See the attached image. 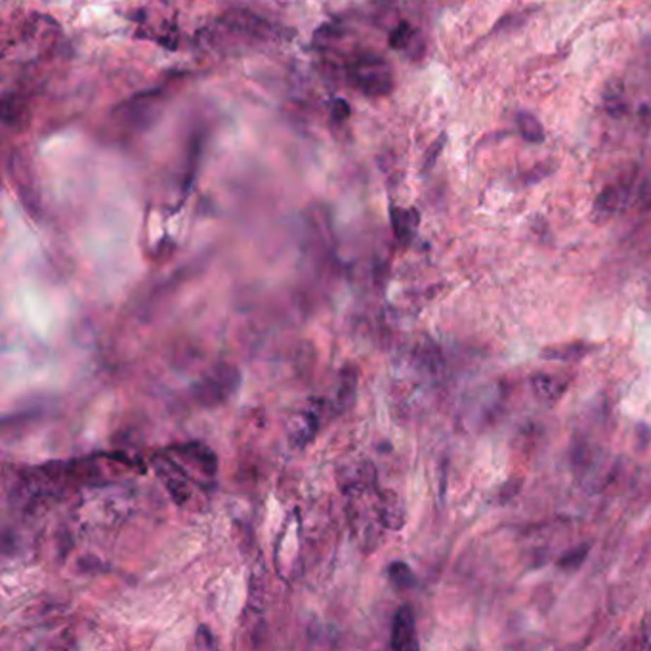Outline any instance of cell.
<instances>
[{
	"label": "cell",
	"instance_id": "obj_1",
	"mask_svg": "<svg viewBox=\"0 0 651 651\" xmlns=\"http://www.w3.org/2000/svg\"><path fill=\"white\" fill-rule=\"evenodd\" d=\"M349 82L365 96H388L394 90V75L386 59L363 54L348 67Z\"/></svg>",
	"mask_w": 651,
	"mask_h": 651
},
{
	"label": "cell",
	"instance_id": "obj_2",
	"mask_svg": "<svg viewBox=\"0 0 651 651\" xmlns=\"http://www.w3.org/2000/svg\"><path fill=\"white\" fill-rule=\"evenodd\" d=\"M8 174L12 178L18 197L31 214H37L40 206V191L33 163L23 149H13L8 161Z\"/></svg>",
	"mask_w": 651,
	"mask_h": 651
},
{
	"label": "cell",
	"instance_id": "obj_3",
	"mask_svg": "<svg viewBox=\"0 0 651 651\" xmlns=\"http://www.w3.org/2000/svg\"><path fill=\"white\" fill-rule=\"evenodd\" d=\"M220 21L228 29H231V31L247 35V37H252V39L273 40L279 37L275 25H271L270 21L262 20V18L247 12V10H231Z\"/></svg>",
	"mask_w": 651,
	"mask_h": 651
},
{
	"label": "cell",
	"instance_id": "obj_4",
	"mask_svg": "<svg viewBox=\"0 0 651 651\" xmlns=\"http://www.w3.org/2000/svg\"><path fill=\"white\" fill-rule=\"evenodd\" d=\"M159 98H161V92L138 94L125 104H120L113 115L120 118V123H128L132 126L147 125L155 118V113L161 111Z\"/></svg>",
	"mask_w": 651,
	"mask_h": 651
},
{
	"label": "cell",
	"instance_id": "obj_5",
	"mask_svg": "<svg viewBox=\"0 0 651 651\" xmlns=\"http://www.w3.org/2000/svg\"><path fill=\"white\" fill-rule=\"evenodd\" d=\"M632 185L634 180L632 176H625L617 180L615 184L607 185L594 203V211L604 216H612L615 212H621L625 209L632 197Z\"/></svg>",
	"mask_w": 651,
	"mask_h": 651
},
{
	"label": "cell",
	"instance_id": "obj_6",
	"mask_svg": "<svg viewBox=\"0 0 651 651\" xmlns=\"http://www.w3.org/2000/svg\"><path fill=\"white\" fill-rule=\"evenodd\" d=\"M388 42L394 50H402L414 61L424 58V52H426V46H424V40H422L421 33L409 25L407 21H402L399 25L395 27L394 31L390 33Z\"/></svg>",
	"mask_w": 651,
	"mask_h": 651
},
{
	"label": "cell",
	"instance_id": "obj_7",
	"mask_svg": "<svg viewBox=\"0 0 651 651\" xmlns=\"http://www.w3.org/2000/svg\"><path fill=\"white\" fill-rule=\"evenodd\" d=\"M392 647L394 650H416V631H414V615L409 607H402L395 613L394 628H392Z\"/></svg>",
	"mask_w": 651,
	"mask_h": 651
},
{
	"label": "cell",
	"instance_id": "obj_8",
	"mask_svg": "<svg viewBox=\"0 0 651 651\" xmlns=\"http://www.w3.org/2000/svg\"><path fill=\"white\" fill-rule=\"evenodd\" d=\"M531 384L537 397H539L540 402L548 403V405L558 402L567 390V380H562V378L554 375H545V373L533 376Z\"/></svg>",
	"mask_w": 651,
	"mask_h": 651
},
{
	"label": "cell",
	"instance_id": "obj_9",
	"mask_svg": "<svg viewBox=\"0 0 651 651\" xmlns=\"http://www.w3.org/2000/svg\"><path fill=\"white\" fill-rule=\"evenodd\" d=\"M380 521L390 529H399L405 521V510L402 500L392 491L380 493Z\"/></svg>",
	"mask_w": 651,
	"mask_h": 651
},
{
	"label": "cell",
	"instance_id": "obj_10",
	"mask_svg": "<svg viewBox=\"0 0 651 651\" xmlns=\"http://www.w3.org/2000/svg\"><path fill=\"white\" fill-rule=\"evenodd\" d=\"M2 120L12 130H23L29 123V107L23 99L6 96L2 101Z\"/></svg>",
	"mask_w": 651,
	"mask_h": 651
},
{
	"label": "cell",
	"instance_id": "obj_11",
	"mask_svg": "<svg viewBox=\"0 0 651 651\" xmlns=\"http://www.w3.org/2000/svg\"><path fill=\"white\" fill-rule=\"evenodd\" d=\"M317 416L309 411H304L290 422V440L294 445H306L317 432Z\"/></svg>",
	"mask_w": 651,
	"mask_h": 651
},
{
	"label": "cell",
	"instance_id": "obj_12",
	"mask_svg": "<svg viewBox=\"0 0 651 651\" xmlns=\"http://www.w3.org/2000/svg\"><path fill=\"white\" fill-rule=\"evenodd\" d=\"M392 224H394L395 237L407 243L409 239L414 235V230L418 225V214L414 209L403 211V209H392Z\"/></svg>",
	"mask_w": 651,
	"mask_h": 651
},
{
	"label": "cell",
	"instance_id": "obj_13",
	"mask_svg": "<svg viewBox=\"0 0 651 651\" xmlns=\"http://www.w3.org/2000/svg\"><path fill=\"white\" fill-rule=\"evenodd\" d=\"M516 125H518V130H520L521 138L529 142V144H540V142H545V130H542V125H540V120L535 115L527 111H521L516 115Z\"/></svg>",
	"mask_w": 651,
	"mask_h": 651
},
{
	"label": "cell",
	"instance_id": "obj_14",
	"mask_svg": "<svg viewBox=\"0 0 651 651\" xmlns=\"http://www.w3.org/2000/svg\"><path fill=\"white\" fill-rule=\"evenodd\" d=\"M604 104L605 109L613 115H621L625 109V96H623V88L621 85L607 86L604 92Z\"/></svg>",
	"mask_w": 651,
	"mask_h": 651
},
{
	"label": "cell",
	"instance_id": "obj_15",
	"mask_svg": "<svg viewBox=\"0 0 651 651\" xmlns=\"http://www.w3.org/2000/svg\"><path fill=\"white\" fill-rule=\"evenodd\" d=\"M390 581L394 583L397 588H407L413 585V571L409 569V566L402 564V562H395L390 566Z\"/></svg>",
	"mask_w": 651,
	"mask_h": 651
},
{
	"label": "cell",
	"instance_id": "obj_16",
	"mask_svg": "<svg viewBox=\"0 0 651 651\" xmlns=\"http://www.w3.org/2000/svg\"><path fill=\"white\" fill-rule=\"evenodd\" d=\"M588 550H590V546L588 545L573 548V550H569V552L564 554V556L559 558V567H564V569H577V567L585 562Z\"/></svg>",
	"mask_w": 651,
	"mask_h": 651
},
{
	"label": "cell",
	"instance_id": "obj_17",
	"mask_svg": "<svg viewBox=\"0 0 651 651\" xmlns=\"http://www.w3.org/2000/svg\"><path fill=\"white\" fill-rule=\"evenodd\" d=\"M586 352V348L585 346H579V344H573V346H569V349H564V348H556L554 349V352H546V357H554V359H566V361H571V359H577V357H581V355L585 354Z\"/></svg>",
	"mask_w": 651,
	"mask_h": 651
},
{
	"label": "cell",
	"instance_id": "obj_18",
	"mask_svg": "<svg viewBox=\"0 0 651 651\" xmlns=\"http://www.w3.org/2000/svg\"><path fill=\"white\" fill-rule=\"evenodd\" d=\"M443 145H445V134H441L440 138L435 140L434 144L428 147L426 157H424V170L428 172L430 168H432V166L435 165V161H438V157H440V153H441V149H443Z\"/></svg>",
	"mask_w": 651,
	"mask_h": 651
},
{
	"label": "cell",
	"instance_id": "obj_19",
	"mask_svg": "<svg viewBox=\"0 0 651 651\" xmlns=\"http://www.w3.org/2000/svg\"><path fill=\"white\" fill-rule=\"evenodd\" d=\"M197 647L201 650H212V647H216V642L212 638V632L209 631V626H199L197 628Z\"/></svg>",
	"mask_w": 651,
	"mask_h": 651
},
{
	"label": "cell",
	"instance_id": "obj_20",
	"mask_svg": "<svg viewBox=\"0 0 651 651\" xmlns=\"http://www.w3.org/2000/svg\"><path fill=\"white\" fill-rule=\"evenodd\" d=\"M349 106H348V101H344V99H335V101H333V117L336 118V120H346V118L349 117Z\"/></svg>",
	"mask_w": 651,
	"mask_h": 651
},
{
	"label": "cell",
	"instance_id": "obj_21",
	"mask_svg": "<svg viewBox=\"0 0 651 651\" xmlns=\"http://www.w3.org/2000/svg\"><path fill=\"white\" fill-rule=\"evenodd\" d=\"M640 199H642V203L644 206H650L651 209V178L644 184L642 191H640Z\"/></svg>",
	"mask_w": 651,
	"mask_h": 651
}]
</instances>
